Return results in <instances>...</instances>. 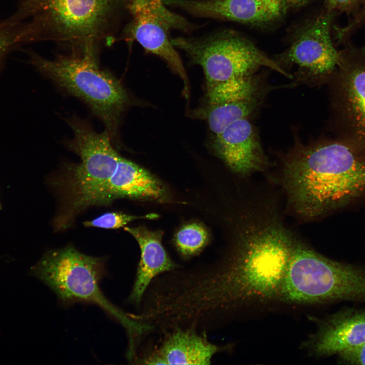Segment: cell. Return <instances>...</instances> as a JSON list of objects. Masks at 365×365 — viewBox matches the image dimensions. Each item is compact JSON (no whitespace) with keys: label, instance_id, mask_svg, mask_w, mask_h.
<instances>
[{"label":"cell","instance_id":"cell-1","mask_svg":"<svg viewBox=\"0 0 365 365\" xmlns=\"http://www.w3.org/2000/svg\"><path fill=\"white\" fill-rule=\"evenodd\" d=\"M272 212L247 208L237 245L221 264L166 275L162 301L173 322L205 333L241 307L279 300L296 237Z\"/></svg>","mask_w":365,"mask_h":365},{"label":"cell","instance_id":"cell-2","mask_svg":"<svg viewBox=\"0 0 365 365\" xmlns=\"http://www.w3.org/2000/svg\"><path fill=\"white\" fill-rule=\"evenodd\" d=\"M66 121L74 133L66 145L81 161L68 167L69 175L62 187L63 205L55 219L60 230L68 227L77 214L88 207L127 198L136 169V163L114 148L106 130L98 133L88 121L76 116Z\"/></svg>","mask_w":365,"mask_h":365},{"label":"cell","instance_id":"cell-3","mask_svg":"<svg viewBox=\"0 0 365 365\" xmlns=\"http://www.w3.org/2000/svg\"><path fill=\"white\" fill-rule=\"evenodd\" d=\"M289 179L302 207L319 217L365 195V153L338 138L304 143Z\"/></svg>","mask_w":365,"mask_h":365},{"label":"cell","instance_id":"cell-4","mask_svg":"<svg viewBox=\"0 0 365 365\" xmlns=\"http://www.w3.org/2000/svg\"><path fill=\"white\" fill-rule=\"evenodd\" d=\"M129 0H18L15 15L26 21L33 43L67 47L87 43L113 45L128 16Z\"/></svg>","mask_w":365,"mask_h":365},{"label":"cell","instance_id":"cell-5","mask_svg":"<svg viewBox=\"0 0 365 365\" xmlns=\"http://www.w3.org/2000/svg\"><path fill=\"white\" fill-rule=\"evenodd\" d=\"M100 45L87 43L67 48L65 54L47 59L28 51L35 68L66 93L89 106L105 126L112 142L120 144L119 127L122 115L131 102L127 91L112 72L100 67Z\"/></svg>","mask_w":365,"mask_h":365},{"label":"cell","instance_id":"cell-6","mask_svg":"<svg viewBox=\"0 0 365 365\" xmlns=\"http://www.w3.org/2000/svg\"><path fill=\"white\" fill-rule=\"evenodd\" d=\"M56 295L64 304L87 302L99 306L126 328L130 344L142 339L148 326L124 313L111 303L99 287L105 273L101 258L84 254L72 246L47 252L31 271Z\"/></svg>","mask_w":365,"mask_h":365},{"label":"cell","instance_id":"cell-7","mask_svg":"<svg viewBox=\"0 0 365 365\" xmlns=\"http://www.w3.org/2000/svg\"><path fill=\"white\" fill-rule=\"evenodd\" d=\"M171 41L175 47L186 52L194 63L202 67L207 89L252 75L261 67L293 78L252 42L232 31H223L199 39L178 37Z\"/></svg>","mask_w":365,"mask_h":365},{"label":"cell","instance_id":"cell-8","mask_svg":"<svg viewBox=\"0 0 365 365\" xmlns=\"http://www.w3.org/2000/svg\"><path fill=\"white\" fill-rule=\"evenodd\" d=\"M166 6L163 0H129L127 12L130 20L123 27L118 41H136L147 52L163 59L182 80L188 95L186 72L169 32L173 29L190 31L194 26Z\"/></svg>","mask_w":365,"mask_h":365},{"label":"cell","instance_id":"cell-9","mask_svg":"<svg viewBox=\"0 0 365 365\" xmlns=\"http://www.w3.org/2000/svg\"><path fill=\"white\" fill-rule=\"evenodd\" d=\"M332 16L320 15L303 28L282 57L298 67L297 78L307 83L330 81L341 60L330 35Z\"/></svg>","mask_w":365,"mask_h":365},{"label":"cell","instance_id":"cell-10","mask_svg":"<svg viewBox=\"0 0 365 365\" xmlns=\"http://www.w3.org/2000/svg\"><path fill=\"white\" fill-rule=\"evenodd\" d=\"M330 81L338 139L365 153V63L341 60Z\"/></svg>","mask_w":365,"mask_h":365},{"label":"cell","instance_id":"cell-11","mask_svg":"<svg viewBox=\"0 0 365 365\" xmlns=\"http://www.w3.org/2000/svg\"><path fill=\"white\" fill-rule=\"evenodd\" d=\"M162 337L153 348L134 361L143 364H209L217 353L226 352L233 344L211 343L205 333L175 327L160 332Z\"/></svg>","mask_w":365,"mask_h":365},{"label":"cell","instance_id":"cell-12","mask_svg":"<svg viewBox=\"0 0 365 365\" xmlns=\"http://www.w3.org/2000/svg\"><path fill=\"white\" fill-rule=\"evenodd\" d=\"M198 17L253 25L276 20L287 9L281 0H163Z\"/></svg>","mask_w":365,"mask_h":365},{"label":"cell","instance_id":"cell-13","mask_svg":"<svg viewBox=\"0 0 365 365\" xmlns=\"http://www.w3.org/2000/svg\"><path fill=\"white\" fill-rule=\"evenodd\" d=\"M214 138L215 151L233 171L248 175L267 166L257 131L247 118L233 122Z\"/></svg>","mask_w":365,"mask_h":365},{"label":"cell","instance_id":"cell-14","mask_svg":"<svg viewBox=\"0 0 365 365\" xmlns=\"http://www.w3.org/2000/svg\"><path fill=\"white\" fill-rule=\"evenodd\" d=\"M365 342V309L345 308L321 320L304 344L312 354L327 356Z\"/></svg>","mask_w":365,"mask_h":365},{"label":"cell","instance_id":"cell-15","mask_svg":"<svg viewBox=\"0 0 365 365\" xmlns=\"http://www.w3.org/2000/svg\"><path fill=\"white\" fill-rule=\"evenodd\" d=\"M124 230L137 241L140 258L129 297L130 302L140 306L150 284L159 276L177 269L162 244L163 232L151 231L143 226L125 227Z\"/></svg>","mask_w":365,"mask_h":365},{"label":"cell","instance_id":"cell-16","mask_svg":"<svg viewBox=\"0 0 365 365\" xmlns=\"http://www.w3.org/2000/svg\"><path fill=\"white\" fill-rule=\"evenodd\" d=\"M267 92L266 90L238 100L209 104L204 117L210 131L217 135L233 122L248 118L260 106Z\"/></svg>","mask_w":365,"mask_h":365},{"label":"cell","instance_id":"cell-17","mask_svg":"<svg viewBox=\"0 0 365 365\" xmlns=\"http://www.w3.org/2000/svg\"><path fill=\"white\" fill-rule=\"evenodd\" d=\"M209 240L206 229L198 223H192L182 227L176 233L175 243L176 248L185 258H190L199 252Z\"/></svg>","mask_w":365,"mask_h":365},{"label":"cell","instance_id":"cell-18","mask_svg":"<svg viewBox=\"0 0 365 365\" xmlns=\"http://www.w3.org/2000/svg\"><path fill=\"white\" fill-rule=\"evenodd\" d=\"M158 215L154 213L142 216H134L122 212L105 213L91 221H85L83 225L86 227H96L106 229H117L125 226L137 218H155Z\"/></svg>","mask_w":365,"mask_h":365},{"label":"cell","instance_id":"cell-19","mask_svg":"<svg viewBox=\"0 0 365 365\" xmlns=\"http://www.w3.org/2000/svg\"><path fill=\"white\" fill-rule=\"evenodd\" d=\"M340 361L346 364H365V342L338 354Z\"/></svg>","mask_w":365,"mask_h":365},{"label":"cell","instance_id":"cell-20","mask_svg":"<svg viewBox=\"0 0 365 365\" xmlns=\"http://www.w3.org/2000/svg\"><path fill=\"white\" fill-rule=\"evenodd\" d=\"M359 0H326V3L329 9H345L353 6Z\"/></svg>","mask_w":365,"mask_h":365},{"label":"cell","instance_id":"cell-21","mask_svg":"<svg viewBox=\"0 0 365 365\" xmlns=\"http://www.w3.org/2000/svg\"><path fill=\"white\" fill-rule=\"evenodd\" d=\"M286 8H298L305 6L309 0H281Z\"/></svg>","mask_w":365,"mask_h":365},{"label":"cell","instance_id":"cell-22","mask_svg":"<svg viewBox=\"0 0 365 365\" xmlns=\"http://www.w3.org/2000/svg\"><path fill=\"white\" fill-rule=\"evenodd\" d=\"M1 207V206H0Z\"/></svg>","mask_w":365,"mask_h":365}]
</instances>
